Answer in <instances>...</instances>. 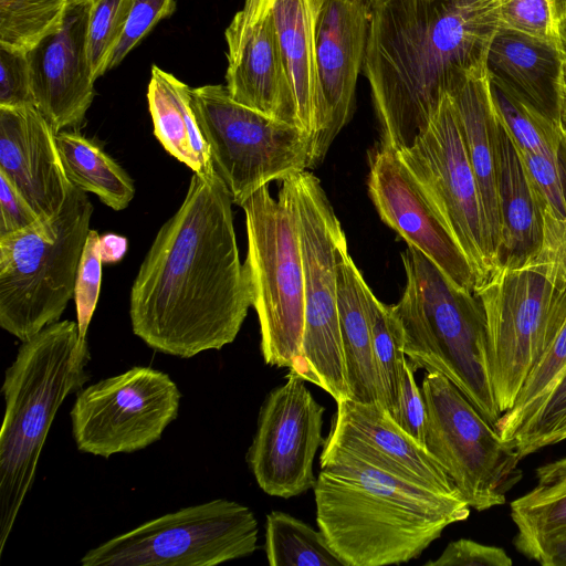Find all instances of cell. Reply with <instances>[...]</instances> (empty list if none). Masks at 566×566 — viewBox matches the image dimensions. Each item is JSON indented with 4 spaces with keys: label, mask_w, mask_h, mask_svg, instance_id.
<instances>
[{
    "label": "cell",
    "mask_w": 566,
    "mask_h": 566,
    "mask_svg": "<svg viewBox=\"0 0 566 566\" xmlns=\"http://www.w3.org/2000/svg\"><path fill=\"white\" fill-rule=\"evenodd\" d=\"M534 486L510 504L515 548L537 563L544 549L566 537V457L539 465Z\"/></svg>",
    "instance_id": "cell-28"
},
{
    "label": "cell",
    "mask_w": 566,
    "mask_h": 566,
    "mask_svg": "<svg viewBox=\"0 0 566 566\" xmlns=\"http://www.w3.org/2000/svg\"><path fill=\"white\" fill-rule=\"evenodd\" d=\"M537 563L542 566H566V537L548 545Z\"/></svg>",
    "instance_id": "cell-46"
},
{
    "label": "cell",
    "mask_w": 566,
    "mask_h": 566,
    "mask_svg": "<svg viewBox=\"0 0 566 566\" xmlns=\"http://www.w3.org/2000/svg\"><path fill=\"white\" fill-rule=\"evenodd\" d=\"M281 181L296 212L304 272L301 354L290 370L337 402L349 398L337 307V247L345 233L316 176L304 170Z\"/></svg>",
    "instance_id": "cell-9"
},
{
    "label": "cell",
    "mask_w": 566,
    "mask_h": 566,
    "mask_svg": "<svg viewBox=\"0 0 566 566\" xmlns=\"http://www.w3.org/2000/svg\"><path fill=\"white\" fill-rule=\"evenodd\" d=\"M175 10V0H132L125 29L109 70L117 66L159 21L169 18Z\"/></svg>",
    "instance_id": "cell-39"
},
{
    "label": "cell",
    "mask_w": 566,
    "mask_h": 566,
    "mask_svg": "<svg viewBox=\"0 0 566 566\" xmlns=\"http://www.w3.org/2000/svg\"><path fill=\"white\" fill-rule=\"evenodd\" d=\"M364 292L382 406L396 421L407 361L403 353V333L392 307L380 302L367 283Z\"/></svg>",
    "instance_id": "cell-31"
},
{
    "label": "cell",
    "mask_w": 566,
    "mask_h": 566,
    "mask_svg": "<svg viewBox=\"0 0 566 566\" xmlns=\"http://www.w3.org/2000/svg\"><path fill=\"white\" fill-rule=\"evenodd\" d=\"M486 65L491 76L507 83L557 122L559 49L531 35L499 28L489 45Z\"/></svg>",
    "instance_id": "cell-25"
},
{
    "label": "cell",
    "mask_w": 566,
    "mask_h": 566,
    "mask_svg": "<svg viewBox=\"0 0 566 566\" xmlns=\"http://www.w3.org/2000/svg\"><path fill=\"white\" fill-rule=\"evenodd\" d=\"M93 210L72 185L56 216L0 237V326L21 342L57 322L74 297Z\"/></svg>",
    "instance_id": "cell-7"
},
{
    "label": "cell",
    "mask_w": 566,
    "mask_h": 566,
    "mask_svg": "<svg viewBox=\"0 0 566 566\" xmlns=\"http://www.w3.org/2000/svg\"><path fill=\"white\" fill-rule=\"evenodd\" d=\"M33 104L27 53L0 46V106Z\"/></svg>",
    "instance_id": "cell-40"
},
{
    "label": "cell",
    "mask_w": 566,
    "mask_h": 566,
    "mask_svg": "<svg viewBox=\"0 0 566 566\" xmlns=\"http://www.w3.org/2000/svg\"><path fill=\"white\" fill-rule=\"evenodd\" d=\"M273 6L274 0H244L226 29V87L235 102L298 126Z\"/></svg>",
    "instance_id": "cell-18"
},
{
    "label": "cell",
    "mask_w": 566,
    "mask_h": 566,
    "mask_svg": "<svg viewBox=\"0 0 566 566\" xmlns=\"http://www.w3.org/2000/svg\"><path fill=\"white\" fill-rule=\"evenodd\" d=\"M232 203L216 171L193 172L182 203L157 232L129 295L133 333L154 350L190 358L238 336L252 298Z\"/></svg>",
    "instance_id": "cell-1"
},
{
    "label": "cell",
    "mask_w": 566,
    "mask_h": 566,
    "mask_svg": "<svg viewBox=\"0 0 566 566\" xmlns=\"http://www.w3.org/2000/svg\"><path fill=\"white\" fill-rule=\"evenodd\" d=\"M406 287L391 305L412 370L447 377L494 427L502 416L491 379L486 325L476 295L455 286L417 248L401 253Z\"/></svg>",
    "instance_id": "cell-6"
},
{
    "label": "cell",
    "mask_w": 566,
    "mask_h": 566,
    "mask_svg": "<svg viewBox=\"0 0 566 566\" xmlns=\"http://www.w3.org/2000/svg\"><path fill=\"white\" fill-rule=\"evenodd\" d=\"M132 0H94L91 2L86 53L94 81L109 71L114 52L122 39Z\"/></svg>",
    "instance_id": "cell-36"
},
{
    "label": "cell",
    "mask_w": 566,
    "mask_h": 566,
    "mask_svg": "<svg viewBox=\"0 0 566 566\" xmlns=\"http://www.w3.org/2000/svg\"><path fill=\"white\" fill-rule=\"evenodd\" d=\"M40 219L10 179L0 172V237L23 230Z\"/></svg>",
    "instance_id": "cell-43"
},
{
    "label": "cell",
    "mask_w": 566,
    "mask_h": 566,
    "mask_svg": "<svg viewBox=\"0 0 566 566\" xmlns=\"http://www.w3.org/2000/svg\"><path fill=\"white\" fill-rule=\"evenodd\" d=\"M336 403L333 427L323 450L352 455L428 489L460 493L437 460L381 405L350 398Z\"/></svg>",
    "instance_id": "cell-19"
},
{
    "label": "cell",
    "mask_w": 566,
    "mask_h": 566,
    "mask_svg": "<svg viewBox=\"0 0 566 566\" xmlns=\"http://www.w3.org/2000/svg\"><path fill=\"white\" fill-rule=\"evenodd\" d=\"M55 135L35 105L0 106V172L42 219L60 212L72 186Z\"/></svg>",
    "instance_id": "cell-21"
},
{
    "label": "cell",
    "mask_w": 566,
    "mask_h": 566,
    "mask_svg": "<svg viewBox=\"0 0 566 566\" xmlns=\"http://www.w3.org/2000/svg\"><path fill=\"white\" fill-rule=\"evenodd\" d=\"M265 554L271 566H345L319 528L279 511L266 515Z\"/></svg>",
    "instance_id": "cell-32"
},
{
    "label": "cell",
    "mask_w": 566,
    "mask_h": 566,
    "mask_svg": "<svg viewBox=\"0 0 566 566\" xmlns=\"http://www.w3.org/2000/svg\"><path fill=\"white\" fill-rule=\"evenodd\" d=\"M397 153L468 258L480 284L495 265L478 184L448 92L427 129L410 147Z\"/></svg>",
    "instance_id": "cell-14"
},
{
    "label": "cell",
    "mask_w": 566,
    "mask_h": 566,
    "mask_svg": "<svg viewBox=\"0 0 566 566\" xmlns=\"http://www.w3.org/2000/svg\"><path fill=\"white\" fill-rule=\"evenodd\" d=\"M539 250L516 266H496L474 294L483 308L497 407L510 410L566 319V221L542 208Z\"/></svg>",
    "instance_id": "cell-5"
},
{
    "label": "cell",
    "mask_w": 566,
    "mask_h": 566,
    "mask_svg": "<svg viewBox=\"0 0 566 566\" xmlns=\"http://www.w3.org/2000/svg\"><path fill=\"white\" fill-rule=\"evenodd\" d=\"M70 4H83V3H91L94 0H67Z\"/></svg>",
    "instance_id": "cell-47"
},
{
    "label": "cell",
    "mask_w": 566,
    "mask_h": 566,
    "mask_svg": "<svg viewBox=\"0 0 566 566\" xmlns=\"http://www.w3.org/2000/svg\"><path fill=\"white\" fill-rule=\"evenodd\" d=\"M102 263L101 235L91 229L83 248L74 289L78 339L82 345H87V331L99 296Z\"/></svg>",
    "instance_id": "cell-38"
},
{
    "label": "cell",
    "mask_w": 566,
    "mask_h": 566,
    "mask_svg": "<svg viewBox=\"0 0 566 566\" xmlns=\"http://www.w3.org/2000/svg\"><path fill=\"white\" fill-rule=\"evenodd\" d=\"M424 448L471 509L482 512L506 502L521 480V459L495 427L443 375L427 371Z\"/></svg>",
    "instance_id": "cell-12"
},
{
    "label": "cell",
    "mask_w": 566,
    "mask_h": 566,
    "mask_svg": "<svg viewBox=\"0 0 566 566\" xmlns=\"http://www.w3.org/2000/svg\"><path fill=\"white\" fill-rule=\"evenodd\" d=\"M67 0H0V46L29 52L62 24Z\"/></svg>",
    "instance_id": "cell-34"
},
{
    "label": "cell",
    "mask_w": 566,
    "mask_h": 566,
    "mask_svg": "<svg viewBox=\"0 0 566 566\" xmlns=\"http://www.w3.org/2000/svg\"><path fill=\"white\" fill-rule=\"evenodd\" d=\"M62 164L70 182L96 195L115 211L128 207L135 196L133 179L103 147L78 130H61L55 135Z\"/></svg>",
    "instance_id": "cell-29"
},
{
    "label": "cell",
    "mask_w": 566,
    "mask_h": 566,
    "mask_svg": "<svg viewBox=\"0 0 566 566\" xmlns=\"http://www.w3.org/2000/svg\"><path fill=\"white\" fill-rule=\"evenodd\" d=\"M180 398L168 374L146 366L82 388L70 412L76 448L103 458L143 450L178 417Z\"/></svg>",
    "instance_id": "cell-13"
},
{
    "label": "cell",
    "mask_w": 566,
    "mask_h": 566,
    "mask_svg": "<svg viewBox=\"0 0 566 566\" xmlns=\"http://www.w3.org/2000/svg\"><path fill=\"white\" fill-rule=\"evenodd\" d=\"M154 134L166 151L195 174L214 172L209 146L190 105V87L157 65L151 67L147 90Z\"/></svg>",
    "instance_id": "cell-27"
},
{
    "label": "cell",
    "mask_w": 566,
    "mask_h": 566,
    "mask_svg": "<svg viewBox=\"0 0 566 566\" xmlns=\"http://www.w3.org/2000/svg\"><path fill=\"white\" fill-rule=\"evenodd\" d=\"M241 208L248 237L243 264L259 319L261 353L265 364L293 369L301 354L305 315L296 212L282 184L277 199L264 186Z\"/></svg>",
    "instance_id": "cell-8"
},
{
    "label": "cell",
    "mask_w": 566,
    "mask_h": 566,
    "mask_svg": "<svg viewBox=\"0 0 566 566\" xmlns=\"http://www.w3.org/2000/svg\"><path fill=\"white\" fill-rule=\"evenodd\" d=\"M319 463L316 521L345 566L407 563L470 516L460 493L401 480L340 452L323 450Z\"/></svg>",
    "instance_id": "cell-3"
},
{
    "label": "cell",
    "mask_w": 566,
    "mask_h": 566,
    "mask_svg": "<svg viewBox=\"0 0 566 566\" xmlns=\"http://www.w3.org/2000/svg\"><path fill=\"white\" fill-rule=\"evenodd\" d=\"M566 371V319L544 356L532 370L513 407L502 413L495 429L507 444L534 417Z\"/></svg>",
    "instance_id": "cell-33"
},
{
    "label": "cell",
    "mask_w": 566,
    "mask_h": 566,
    "mask_svg": "<svg viewBox=\"0 0 566 566\" xmlns=\"http://www.w3.org/2000/svg\"><path fill=\"white\" fill-rule=\"evenodd\" d=\"M496 190L501 241L495 268L521 265L542 247L544 217L521 153L500 117L496 129Z\"/></svg>",
    "instance_id": "cell-23"
},
{
    "label": "cell",
    "mask_w": 566,
    "mask_h": 566,
    "mask_svg": "<svg viewBox=\"0 0 566 566\" xmlns=\"http://www.w3.org/2000/svg\"><path fill=\"white\" fill-rule=\"evenodd\" d=\"M368 193L380 219L408 245L455 286L474 293L480 280L473 266L398 153L381 144L369 156Z\"/></svg>",
    "instance_id": "cell-16"
},
{
    "label": "cell",
    "mask_w": 566,
    "mask_h": 566,
    "mask_svg": "<svg viewBox=\"0 0 566 566\" xmlns=\"http://www.w3.org/2000/svg\"><path fill=\"white\" fill-rule=\"evenodd\" d=\"M413 373L407 360L400 388L396 422L424 447L426 405L421 389L416 384Z\"/></svg>",
    "instance_id": "cell-42"
},
{
    "label": "cell",
    "mask_w": 566,
    "mask_h": 566,
    "mask_svg": "<svg viewBox=\"0 0 566 566\" xmlns=\"http://www.w3.org/2000/svg\"><path fill=\"white\" fill-rule=\"evenodd\" d=\"M90 7L70 4L60 28L27 52L34 105L55 134L80 127L95 96L86 53Z\"/></svg>",
    "instance_id": "cell-20"
},
{
    "label": "cell",
    "mask_w": 566,
    "mask_h": 566,
    "mask_svg": "<svg viewBox=\"0 0 566 566\" xmlns=\"http://www.w3.org/2000/svg\"><path fill=\"white\" fill-rule=\"evenodd\" d=\"M326 0H314V2L316 4H318L319 7H323V4L325 3Z\"/></svg>",
    "instance_id": "cell-48"
},
{
    "label": "cell",
    "mask_w": 566,
    "mask_h": 566,
    "mask_svg": "<svg viewBox=\"0 0 566 566\" xmlns=\"http://www.w3.org/2000/svg\"><path fill=\"white\" fill-rule=\"evenodd\" d=\"M566 440V371L534 417L509 443L522 460Z\"/></svg>",
    "instance_id": "cell-37"
},
{
    "label": "cell",
    "mask_w": 566,
    "mask_h": 566,
    "mask_svg": "<svg viewBox=\"0 0 566 566\" xmlns=\"http://www.w3.org/2000/svg\"><path fill=\"white\" fill-rule=\"evenodd\" d=\"M88 344L77 323L57 321L22 342L2 385L0 431V554L29 493L51 424L67 396L88 380Z\"/></svg>",
    "instance_id": "cell-4"
},
{
    "label": "cell",
    "mask_w": 566,
    "mask_h": 566,
    "mask_svg": "<svg viewBox=\"0 0 566 566\" xmlns=\"http://www.w3.org/2000/svg\"><path fill=\"white\" fill-rule=\"evenodd\" d=\"M258 532L248 506L216 499L145 522L90 549L80 564L213 566L253 554Z\"/></svg>",
    "instance_id": "cell-11"
},
{
    "label": "cell",
    "mask_w": 566,
    "mask_h": 566,
    "mask_svg": "<svg viewBox=\"0 0 566 566\" xmlns=\"http://www.w3.org/2000/svg\"><path fill=\"white\" fill-rule=\"evenodd\" d=\"M499 28L566 50V0H500Z\"/></svg>",
    "instance_id": "cell-35"
},
{
    "label": "cell",
    "mask_w": 566,
    "mask_h": 566,
    "mask_svg": "<svg viewBox=\"0 0 566 566\" xmlns=\"http://www.w3.org/2000/svg\"><path fill=\"white\" fill-rule=\"evenodd\" d=\"M321 10L314 0H274L273 6L298 126L310 135L322 112L316 55V23Z\"/></svg>",
    "instance_id": "cell-26"
},
{
    "label": "cell",
    "mask_w": 566,
    "mask_h": 566,
    "mask_svg": "<svg viewBox=\"0 0 566 566\" xmlns=\"http://www.w3.org/2000/svg\"><path fill=\"white\" fill-rule=\"evenodd\" d=\"M565 48H566V41H565Z\"/></svg>",
    "instance_id": "cell-49"
},
{
    "label": "cell",
    "mask_w": 566,
    "mask_h": 566,
    "mask_svg": "<svg viewBox=\"0 0 566 566\" xmlns=\"http://www.w3.org/2000/svg\"><path fill=\"white\" fill-rule=\"evenodd\" d=\"M486 54L473 65L453 74L447 92L453 103L469 163L478 184L495 265L501 241L496 190L499 116L491 94Z\"/></svg>",
    "instance_id": "cell-22"
},
{
    "label": "cell",
    "mask_w": 566,
    "mask_h": 566,
    "mask_svg": "<svg viewBox=\"0 0 566 566\" xmlns=\"http://www.w3.org/2000/svg\"><path fill=\"white\" fill-rule=\"evenodd\" d=\"M490 85L496 113L518 150L531 155L560 157L565 140L558 123L504 81L490 75Z\"/></svg>",
    "instance_id": "cell-30"
},
{
    "label": "cell",
    "mask_w": 566,
    "mask_h": 566,
    "mask_svg": "<svg viewBox=\"0 0 566 566\" xmlns=\"http://www.w3.org/2000/svg\"><path fill=\"white\" fill-rule=\"evenodd\" d=\"M126 249V238L114 233L101 235V253L103 262L114 263L120 261Z\"/></svg>",
    "instance_id": "cell-44"
},
{
    "label": "cell",
    "mask_w": 566,
    "mask_h": 566,
    "mask_svg": "<svg viewBox=\"0 0 566 566\" xmlns=\"http://www.w3.org/2000/svg\"><path fill=\"white\" fill-rule=\"evenodd\" d=\"M510 555L501 547L485 545L472 539L450 542L441 555L426 566H511Z\"/></svg>",
    "instance_id": "cell-41"
},
{
    "label": "cell",
    "mask_w": 566,
    "mask_h": 566,
    "mask_svg": "<svg viewBox=\"0 0 566 566\" xmlns=\"http://www.w3.org/2000/svg\"><path fill=\"white\" fill-rule=\"evenodd\" d=\"M558 115L557 122L566 144V50L562 51V65L557 83Z\"/></svg>",
    "instance_id": "cell-45"
},
{
    "label": "cell",
    "mask_w": 566,
    "mask_h": 566,
    "mask_svg": "<svg viewBox=\"0 0 566 566\" xmlns=\"http://www.w3.org/2000/svg\"><path fill=\"white\" fill-rule=\"evenodd\" d=\"M321 406L305 380L290 370L264 399L247 461L269 495L290 499L314 489V458L324 440Z\"/></svg>",
    "instance_id": "cell-15"
},
{
    "label": "cell",
    "mask_w": 566,
    "mask_h": 566,
    "mask_svg": "<svg viewBox=\"0 0 566 566\" xmlns=\"http://www.w3.org/2000/svg\"><path fill=\"white\" fill-rule=\"evenodd\" d=\"M370 17V0H326L318 14L316 55L322 112L311 133L308 168L323 161L350 118L356 83L366 55Z\"/></svg>",
    "instance_id": "cell-17"
},
{
    "label": "cell",
    "mask_w": 566,
    "mask_h": 566,
    "mask_svg": "<svg viewBox=\"0 0 566 566\" xmlns=\"http://www.w3.org/2000/svg\"><path fill=\"white\" fill-rule=\"evenodd\" d=\"M500 0H370L363 72L381 145L410 147L428 127L453 74L486 54Z\"/></svg>",
    "instance_id": "cell-2"
},
{
    "label": "cell",
    "mask_w": 566,
    "mask_h": 566,
    "mask_svg": "<svg viewBox=\"0 0 566 566\" xmlns=\"http://www.w3.org/2000/svg\"><path fill=\"white\" fill-rule=\"evenodd\" d=\"M365 283L344 237L337 247V307L349 398L382 406L366 310Z\"/></svg>",
    "instance_id": "cell-24"
},
{
    "label": "cell",
    "mask_w": 566,
    "mask_h": 566,
    "mask_svg": "<svg viewBox=\"0 0 566 566\" xmlns=\"http://www.w3.org/2000/svg\"><path fill=\"white\" fill-rule=\"evenodd\" d=\"M190 105L234 205L273 180L307 170L311 135L300 126L235 102L221 84L190 87Z\"/></svg>",
    "instance_id": "cell-10"
}]
</instances>
